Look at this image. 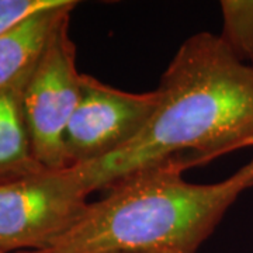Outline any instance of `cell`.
<instances>
[{"mask_svg":"<svg viewBox=\"0 0 253 253\" xmlns=\"http://www.w3.org/2000/svg\"><path fill=\"white\" fill-rule=\"evenodd\" d=\"M156 90L158 107L134 141L72 166L89 194L170 159L187 169L253 142V65L239 61L219 36L187 38Z\"/></svg>","mask_w":253,"mask_h":253,"instance_id":"6da1fadb","label":"cell"},{"mask_svg":"<svg viewBox=\"0 0 253 253\" xmlns=\"http://www.w3.org/2000/svg\"><path fill=\"white\" fill-rule=\"evenodd\" d=\"M170 159L107 187L81 219L44 251L18 253H196L238 197L253 187V158L228 179L196 184Z\"/></svg>","mask_w":253,"mask_h":253,"instance_id":"7a4b0ae2","label":"cell"},{"mask_svg":"<svg viewBox=\"0 0 253 253\" xmlns=\"http://www.w3.org/2000/svg\"><path fill=\"white\" fill-rule=\"evenodd\" d=\"M89 193L72 168L0 184V251H44L83 215Z\"/></svg>","mask_w":253,"mask_h":253,"instance_id":"3957f363","label":"cell"},{"mask_svg":"<svg viewBox=\"0 0 253 253\" xmlns=\"http://www.w3.org/2000/svg\"><path fill=\"white\" fill-rule=\"evenodd\" d=\"M69 21L56 28L23 93V113L36 159L45 169H66L65 132L79 104L82 73Z\"/></svg>","mask_w":253,"mask_h":253,"instance_id":"277c9868","label":"cell"},{"mask_svg":"<svg viewBox=\"0 0 253 253\" xmlns=\"http://www.w3.org/2000/svg\"><path fill=\"white\" fill-rule=\"evenodd\" d=\"M158 103V90H120L82 73L81 100L65 132L68 168L100 161L134 141Z\"/></svg>","mask_w":253,"mask_h":253,"instance_id":"5b68a950","label":"cell"},{"mask_svg":"<svg viewBox=\"0 0 253 253\" xmlns=\"http://www.w3.org/2000/svg\"><path fill=\"white\" fill-rule=\"evenodd\" d=\"M76 4L75 0H55L0 34V90L24 91L56 28L71 18Z\"/></svg>","mask_w":253,"mask_h":253,"instance_id":"8992f818","label":"cell"},{"mask_svg":"<svg viewBox=\"0 0 253 253\" xmlns=\"http://www.w3.org/2000/svg\"><path fill=\"white\" fill-rule=\"evenodd\" d=\"M23 93L17 89L0 90V184L45 169L33 154L21 104Z\"/></svg>","mask_w":253,"mask_h":253,"instance_id":"52a82bcc","label":"cell"},{"mask_svg":"<svg viewBox=\"0 0 253 253\" xmlns=\"http://www.w3.org/2000/svg\"><path fill=\"white\" fill-rule=\"evenodd\" d=\"M221 40L239 61L253 65V0H222Z\"/></svg>","mask_w":253,"mask_h":253,"instance_id":"ba28073f","label":"cell"},{"mask_svg":"<svg viewBox=\"0 0 253 253\" xmlns=\"http://www.w3.org/2000/svg\"><path fill=\"white\" fill-rule=\"evenodd\" d=\"M54 3L55 0H0V34L18 20Z\"/></svg>","mask_w":253,"mask_h":253,"instance_id":"9c48e42d","label":"cell"},{"mask_svg":"<svg viewBox=\"0 0 253 253\" xmlns=\"http://www.w3.org/2000/svg\"><path fill=\"white\" fill-rule=\"evenodd\" d=\"M117 253H181V252H170V251H149V252H117Z\"/></svg>","mask_w":253,"mask_h":253,"instance_id":"30bf717a","label":"cell"},{"mask_svg":"<svg viewBox=\"0 0 253 253\" xmlns=\"http://www.w3.org/2000/svg\"><path fill=\"white\" fill-rule=\"evenodd\" d=\"M251 146H253V142H252V144H251Z\"/></svg>","mask_w":253,"mask_h":253,"instance_id":"8fae6325","label":"cell"},{"mask_svg":"<svg viewBox=\"0 0 253 253\" xmlns=\"http://www.w3.org/2000/svg\"><path fill=\"white\" fill-rule=\"evenodd\" d=\"M0 253H3V252H1V251H0Z\"/></svg>","mask_w":253,"mask_h":253,"instance_id":"7c38bea8","label":"cell"}]
</instances>
